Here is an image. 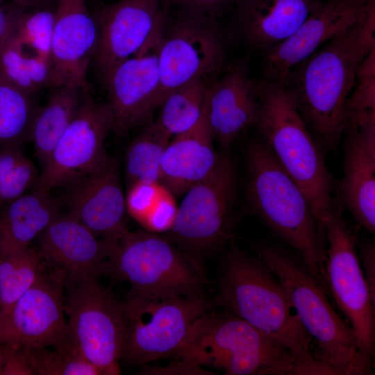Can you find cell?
I'll use <instances>...</instances> for the list:
<instances>
[{
	"label": "cell",
	"instance_id": "6da1fadb",
	"mask_svg": "<svg viewBox=\"0 0 375 375\" xmlns=\"http://www.w3.org/2000/svg\"><path fill=\"white\" fill-rule=\"evenodd\" d=\"M375 48V4L359 20L293 67L283 83L310 131L334 151L347 125L358 68Z\"/></svg>",
	"mask_w": 375,
	"mask_h": 375
},
{
	"label": "cell",
	"instance_id": "7a4b0ae2",
	"mask_svg": "<svg viewBox=\"0 0 375 375\" xmlns=\"http://www.w3.org/2000/svg\"><path fill=\"white\" fill-rule=\"evenodd\" d=\"M216 285L215 306L278 342L317 374H329L317 362L312 340L281 282L256 255L231 242L222 258Z\"/></svg>",
	"mask_w": 375,
	"mask_h": 375
},
{
	"label": "cell",
	"instance_id": "3957f363",
	"mask_svg": "<svg viewBox=\"0 0 375 375\" xmlns=\"http://www.w3.org/2000/svg\"><path fill=\"white\" fill-rule=\"evenodd\" d=\"M253 252L281 282L312 340L317 362L329 374H372L373 364L362 353L351 328L301 258L287 246L269 242L256 244Z\"/></svg>",
	"mask_w": 375,
	"mask_h": 375
},
{
	"label": "cell",
	"instance_id": "277c9868",
	"mask_svg": "<svg viewBox=\"0 0 375 375\" xmlns=\"http://www.w3.org/2000/svg\"><path fill=\"white\" fill-rule=\"evenodd\" d=\"M174 356L197 374H211L202 366L227 375L317 374L278 342L224 310L197 319Z\"/></svg>",
	"mask_w": 375,
	"mask_h": 375
},
{
	"label": "cell",
	"instance_id": "5b68a950",
	"mask_svg": "<svg viewBox=\"0 0 375 375\" xmlns=\"http://www.w3.org/2000/svg\"><path fill=\"white\" fill-rule=\"evenodd\" d=\"M246 198L253 213L271 233L295 251L327 288L325 246L306 194L261 140L245 152Z\"/></svg>",
	"mask_w": 375,
	"mask_h": 375
},
{
	"label": "cell",
	"instance_id": "8992f818",
	"mask_svg": "<svg viewBox=\"0 0 375 375\" xmlns=\"http://www.w3.org/2000/svg\"><path fill=\"white\" fill-rule=\"evenodd\" d=\"M258 103L256 126L281 167L308 198L325 246L324 226L335 209L337 185L319 144L283 83H258Z\"/></svg>",
	"mask_w": 375,
	"mask_h": 375
},
{
	"label": "cell",
	"instance_id": "52a82bcc",
	"mask_svg": "<svg viewBox=\"0 0 375 375\" xmlns=\"http://www.w3.org/2000/svg\"><path fill=\"white\" fill-rule=\"evenodd\" d=\"M236 185L233 161L222 151L212 172L185 192L169 228L167 238L207 281L206 260L235 238Z\"/></svg>",
	"mask_w": 375,
	"mask_h": 375
},
{
	"label": "cell",
	"instance_id": "ba28073f",
	"mask_svg": "<svg viewBox=\"0 0 375 375\" xmlns=\"http://www.w3.org/2000/svg\"><path fill=\"white\" fill-rule=\"evenodd\" d=\"M102 274L141 296L205 294L208 281L167 238L128 230L112 243Z\"/></svg>",
	"mask_w": 375,
	"mask_h": 375
},
{
	"label": "cell",
	"instance_id": "9c48e42d",
	"mask_svg": "<svg viewBox=\"0 0 375 375\" xmlns=\"http://www.w3.org/2000/svg\"><path fill=\"white\" fill-rule=\"evenodd\" d=\"M126 340L122 359L142 366L175 355L200 316L215 306L206 294L141 296L127 294L122 301Z\"/></svg>",
	"mask_w": 375,
	"mask_h": 375
},
{
	"label": "cell",
	"instance_id": "30bf717a",
	"mask_svg": "<svg viewBox=\"0 0 375 375\" xmlns=\"http://www.w3.org/2000/svg\"><path fill=\"white\" fill-rule=\"evenodd\" d=\"M68 342L102 374H119L126 322L122 301L91 277L65 283Z\"/></svg>",
	"mask_w": 375,
	"mask_h": 375
},
{
	"label": "cell",
	"instance_id": "8fae6325",
	"mask_svg": "<svg viewBox=\"0 0 375 375\" xmlns=\"http://www.w3.org/2000/svg\"><path fill=\"white\" fill-rule=\"evenodd\" d=\"M324 227L328 290L353 331L362 353L373 364L375 301L361 268L355 238L338 210L331 212Z\"/></svg>",
	"mask_w": 375,
	"mask_h": 375
},
{
	"label": "cell",
	"instance_id": "7c38bea8",
	"mask_svg": "<svg viewBox=\"0 0 375 375\" xmlns=\"http://www.w3.org/2000/svg\"><path fill=\"white\" fill-rule=\"evenodd\" d=\"M112 128L108 106L95 99L88 83L80 110L40 171L35 189L62 188L106 165L110 159L106 140Z\"/></svg>",
	"mask_w": 375,
	"mask_h": 375
},
{
	"label": "cell",
	"instance_id": "4fadbf2b",
	"mask_svg": "<svg viewBox=\"0 0 375 375\" xmlns=\"http://www.w3.org/2000/svg\"><path fill=\"white\" fill-rule=\"evenodd\" d=\"M162 41L158 108L172 90L197 79L205 78L221 69L226 47L217 21L174 17Z\"/></svg>",
	"mask_w": 375,
	"mask_h": 375
},
{
	"label": "cell",
	"instance_id": "5bb4252c",
	"mask_svg": "<svg viewBox=\"0 0 375 375\" xmlns=\"http://www.w3.org/2000/svg\"><path fill=\"white\" fill-rule=\"evenodd\" d=\"M167 18L165 9L144 45L103 77L112 131L117 135L142 123L156 109L160 87L159 55Z\"/></svg>",
	"mask_w": 375,
	"mask_h": 375
},
{
	"label": "cell",
	"instance_id": "9a60e30c",
	"mask_svg": "<svg viewBox=\"0 0 375 375\" xmlns=\"http://www.w3.org/2000/svg\"><path fill=\"white\" fill-rule=\"evenodd\" d=\"M63 278L59 271L53 275L44 272L0 317V344L36 348L67 342Z\"/></svg>",
	"mask_w": 375,
	"mask_h": 375
},
{
	"label": "cell",
	"instance_id": "2e32d148",
	"mask_svg": "<svg viewBox=\"0 0 375 375\" xmlns=\"http://www.w3.org/2000/svg\"><path fill=\"white\" fill-rule=\"evenodd\" d=\"M375 0H320L289 38L265 53L267 81L283 83L288 73L359 20Z\"/></svg>",
	"mask_w": 375,
	"mask_h": 375
},
{
	"label": "cell",
	"instance_id": "e0dca14e",
	"mask_svg": "<svg viewBox=\"0 0 375 375\" xmlns=\"http://www.w3.org/2000/svg\"><path fill=\"white\" fill-rule=\"evenodd\" d=\"M62 188L66 212L97 237L116 240L127 231L126 196L115 160Z\"/></svg>",
	"mask_w": 375,
	"mask_h": 375
},
{
	"label": "cell",
	"instance_id": "ac0fdd59",
	"mask_svg": "<svg viewBox=\"0 0 375 375\" xmlns=\"http://www.w3.org/2000/svg\"><path fill=\"white\" fill-rule=\"evenodd\" d=\"M165 9L162 0H117L99 9L93 60L102 77L144 45Z\"/></svg>",
	"mask_w": 375,
	"mask_h": 375
},
{
	"label": "cell",
	"instance_id": "d6986e66",
	"mask_svg": "<svg viewBox=\"0 0 375 375\" xmlns=\"http://www.w3.org/2000/svg\"><path fill=\"white\" fill-rule=\"evenodd\" d=\"M97 39V22L85 0H59L54 10L49 88L88 83Z\"/></svg>",
	"mask_w": 375,
	"mask_h": 375
},
{
	"label": "cell",
	"instance_id": "ffe728a7",
	"mask_svg": "<svg viewBox=\"0 0 375 375\" xmlns=\"http://www.w3.org/2000/svg\"><path fill=\"white\" fill-rule=\"evenodd\" d=\"M343 176L336 192L366 231H375V119H349L343 133Z\"/></svg>",
	"mask_w": 375,
	"mask_h": 375
},
{
	"label": "cell",
	"instance_id": "44dd1931",
	"mask_svg": "<svg viewBox=\"0 0 375 375\" xmlns=\"http://www.w3.org/2000/svg\"><path fill=\"white\" fill-rule=\"evenodd\" d=\"M39 238V254L63 273L65 283L102 274L114 241L97 237L67 212H60Z\"/></svg>",
	"mask_w": 375,
	"mask_h": 375
},
{
	"label": "cell",
	"instance_id": "7402d4cb",
	"mask_svg": "<svg viewBox=\"0 0 375 375\" xmlns=\"http://www.w3.org/2000/svg\"><path fill=\"white\" fill-rule=\"evenodd\" d=\"M206 106L208 121L222 151L247 128L256 126L258 83L249 76L245 62H238L209 85Z\"/></svg>",
	"mask_w": 375,
	"mask_h": 375
},
{
	"label": "cell",
	"instance_id": "603a6c76",
	"mask_svg": "<svg viewBox=\"0 0 375 375\" xmlns=\"http://www.w3.org/2000/svg\"><path fill=\"white\" fill-rule=\"evenodd\" d=\"M320 0H235L228 14L237 35L263 54L289 38Z\"/></svg>",
	"mask_w": 375,
	"mask_h": 375
},
{
	"label": "cell",
	"instance_id": "cb8c5ba5",
	"mask_svg": "<svg viewBox=\"0 0 375 375\" xmlns=\"http://www.w3.org/2000/svg\"><path fill=\"white\" fill-rule=\"evenodd\" d=\"M214 141L206 99L197 124L174 136L167 144L161 158L160 181L173 194L180 195L205 178L215 169L220 156Z\"/></svg>",
	"mask_w": 375,
	"mask_h": 375
},
{
	"label": "cell",
	"instance_id": "d4e9b609",
	"mask_svg": "<svg viewBox=\"0 0 375 375\" xmlns=\"http://www.w3.org/2000/svg\"><path fill=\"white\" fill-rule=\"evenodd\" d=\"M50 191L34 189L0 209V255L28 247L60 213Z\"/></svg>",
	"mask_w": 375,
	"mask_h": 375
},
{
	"label": "cell",
	"instance_id": "484cf974",
	"mask_svg": "<svg viewBox=\"0 0 375 375\" xmlns=\"http://www.w3.org/2000/svg\"><path fill=\"white\" fill-rule=\"evenodd\" d=\"M88 83H68L53 88L47 103L38 108L28 139L33 143L41 170L46 165L60 137L79 111Z\"/></svg>",
	"mask_w": 375,
	"mask_h": 375
},
{
	"label": "cell",
	"instance_id": "4316f807",
	"mask_svg": "<svg viewBox=\"0 0 375 375\" xmlns=\"http://www.w3.org/2000/svg\"><path fill=\"white\" fill-rule=\"evenodd\" d=\"M53 22L54 11L48 8L25 10L12 36L25 69L38 90L49 83Z\"/></svg>",
	"mask_w": 375,
	"mask_h": 375
},
{
	"label": "cell",
	"instance_id": "83f0119b",
	"mask_svg": "<svg viewBox=\"0 0 375 375\" xmlns=\"http://www.w3.org/2000/svg\"><path fill=\"white\" fill-rule=\"evenodd\" d=\"M172 137L156 122H151L135 137L125 153L124 172L128 187L157 184L160 181V162Z\"/></svg>",
	"mask_w": 375,
	"mask_h": 375
},
{
	"label": "cell",
	"instance_id": "f1b7e54d",
	"mask_svg": "<svg viewBox=\"0 0 375 375\" xmlns=\"http://www.w3.org/2000/svg\"><path fill=\"white\" fill-rule=\"evenodd\" d=\"M208 86L200 78L172 90L158 106L155 122L172 138L190 130L203 113Z\"/></svg>",
	"mask_w": 375,
	"mask_h": 375
},
{
	"label": "cell",
	"instance_id": "f546056e",
	"mask_svg": "<svg viewBox=\"0 0 375 375\" xmlns=\"http://www.w3.org/2000/svg\"><path fill=\"white\" fill-rule=\"evenodd\" d=\"M36 97L0 74V146L28 139L39 108Z\"/></svg>",
	"mask_w": 375,
	"mask_h": 375
},
{
	"label": "cell",
	"instance_id": "4dcf8cb0",
	"mask_svg": "<svg viewBox=\"0 0 375 375\" xmlns=\"http://www.w3.org/2000/svg\"><path fill=\"white\" fill-rule=\"evenodd\" d=\"M39 253L31 247L0 255V317L44 273Z\"/></svg>",
	"mask_w": 375,
	"mask_h": 375
},
{
	"label": "cell",
	"instance_id": "1f68e13d",
	"mask_svg": "<svg viewBox=\"0 0 375 375\" xmlns=\"http://www.w3.org/2000/svg\"><path fill=\"white\" fill-rule=\"evenodd\" d=\"M40 173L20 144L0 146V209L35 188Z\"/></svg>",
	"mask_w": 375,
	"mask_h": 375
},
{
	"label": "cell",
	"instance_id": "d6a6232c",
	"mask_svg": "<svg viewBox=\"0 0 375 375\" xmlns=\"http://www.w3.org/2000/svg\"><path fill=\"white\" fill-rule=\"evenodd\" d=\"M35 375H101V370L89 362L67 340L58 347L26 348Z\"/></svg>",
	"mask_w": 375,
	"mask_h": 375
},
{
	"label": "cell",
	"instance_id": "836d02e7",
	"mask_svg": "<svg viewBox=\"0 0 375 375\" xmlns=\"http://www.w3.org/2000/svg\"><path fill=\"white\" fill-rule=\"evenodd\" d=\"M349 117L375 115V48L360 64L347 103Z\"/></svg>",
	"mask_w": 375,
	"mask_h": 375
},
{
	"label": "cell",
	"instance_id": "e575fe53",
	"mask_svg": "<svg viewBox=\"0 0 375 375\" xmlns=\"http://www.w3.org/2000/svg\"><path fill=\"white\" fill-rule=\"evenodd\" d=\"M235 0H162L170 16L217 21L228 14Z\"/></svg>",
	"mask_w": 375,
	"mask_h": 375
},
{
	"label": "cell",
	"instance_id": "d590c367",
	"mask_svg": "<svg viewBox=\"0 0 375 375\" xmlns=\"http://www.w3.org/2000/svg\"><path fill=\"white\" fill-rule=\"evenodd\" d=\"M158 199L156 184H134L127 188L126 210L138 220L144 222Z\"/></svg>",
	"mask_w": 375,
	"mask_h": 375
},
{
	"label": "cell",
	"instance_id": "8d00e7d4",
	"mask_svg": "<svg viewBox=\"0 0 375 375\" xmlns=\"http://www.w3.org/2000/svg\"><path fill=\"white\" fill-rule=\"evenodd\" d=\"M3 375H35L26 348L6 344Z\"/></svg>",
	"mask_w": 375,
	"mask_h": 375
},
{
	"label": "cell",
	"instance_id": "74e56055",
	"mask_svg": "<svg viewBox=\"0 0 375 375\" xmlns=\"http://www.w3.org/2000/svg\"><path fill=\"white\" fill-rule=\"evenodd\" d=\"M25 11L15 3H0V49L15 34Z\"/></svg>",
	"mask_w": 375,
	"mask_h": 375
},
{
	"label": "cell",
	"instance_id": "f35d334b",
	"mask_svg": "<svg viewBox=\"0 0 375 375\" xmlns=\"http://www.w3.org/2000/svg\"><path fill=\"white\" fill-rule=\"evenodd\" d=\"M158 199L153 207L150 210L144 222L149 224L154 229L160 230L165 228H169L174 221L176 209L174 204L167 199Z\"/></svg>",
	"mask_w": 375,
	"mask_h": 375
},
{
	"label": "cell",
	"instance_id": "ab89813d",
	"mask_svg": "<svg viewBox=\"0 0 375 375\" xmlns=\"http://www.w3.org/2000/svg\"><path fill=\"white\" fill-rule=\"evenodd\" d=\"M358 258L362 267L371 297L375 301V244L374 240H367L360 244Z\"/></svg>",
	"mask_w": 375,
	"mask_h": 375
},
{
	"label": "cell",
	"instance_id": "60d3db41",
	"mask_svg": "<svg viewBox=\"0 0 375 375\" xmlns=\"http://www.w3.org/2000/svg\"><path fill=\"white\" fill-rule=\"evenodd\" d=\"M59 0H36V8H48L51 5L57 4Z\"/></svg>",
	"mask_w": 375,
	"mask_h": 375
},
{
	"label": "cell",
	"instance_id": "b9f144b4",
	"mask_svg": "<svg viewBox=\"0 0 375 375\" xmlns=\"http://www.w3.org/2000/svg\"><path fill=\"white\" fill-rule=\"evenodd\" d=\"M14 3L19 6L26 8L28 7L35 8L36 0H13Z\"/></svg>",
	"mask_w": 375,
	"mask_h": 375
},
{
	"label": "cell",
	"instance_id": "7bdbcfd3",
	"mask_svg": "<svg viewBox=\"0 0 375 375\" xmlns=\"http://www.w3.org/2000/svg\"><path fill=\"white\" fill-rule=\"evenodd\" d=\"M6 344H0V375H3L5 362Z\"/></svg>",
	"mask_w": 375,
	"mask_h": 375
},
{
	"label": "cell",
	"instance_id": "ee69618b",
	"mask_svg": "<svg viewBox=\"0 0 375 375\" xmlns=\"http://www.w3.org/2000/svg\"><path fill=\"white\" fill-rule=\"evenodd\" d=\"M3 3L1 0H0V3Z\"/></svg>",
	"mask_w": 375,
	"mask_h": 375
}]
</instances>
